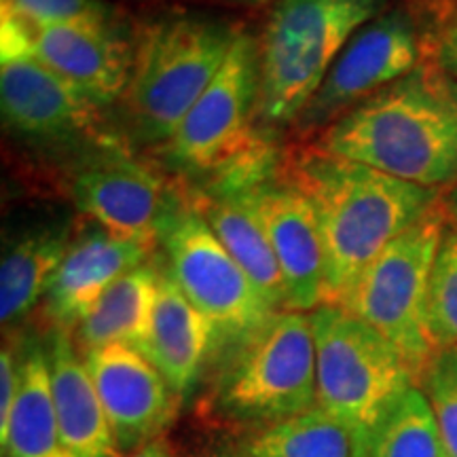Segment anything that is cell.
Segmentation results:
<instances>
[{
	"instance_id": "obj_1",
	"label": "cell",
	"mask_w": 457,
	"mask_h": 457,
	"mask_svg": "<svg viewBox=\"0 0 457 457\" xmlns=\"http://www.w3.org/2000/svg\"><path fill=\"white\" fill-rule=\"evenodd\" d=\"M282 174L316 212L327 278L324 305H341L386 245L441 202L438 188L411 185L313 146L288 159Z\"/></svg>"
},
{
	"instance_id": "obj_2",
	"label": "cell",
	"mask_w": 457,
	"mask_h": 457,
	"mask_svg": "<svg viewBox=\"0 0 457 457\" xmlns=\"http://www.w3.org/2000/svg\"><path fill=\"white\" fill-rule=\"evenodd\" d=\"M313 148L441 191L457 182V79L436 57L424 60L343 114Z\"/></svg>"
},
{
	"instance_id": "obj_3",
	"label": "cell",
	"mask_w": 457,
	"mask_h": 457,
	"mask_svg": "<svg viewBox=\"0 0 457 457\" xmlns=\"http://www.w3.org/2000/svg\"><path fill=\"white\" fill-rule=\"evenodd\" d=\"M242 32L205 15H171L142 28L123 96L129 131L145 145H165L225 64Z\"/></svg>"
},
{
	"instance_id": "obj_4",
	"label": "cell",
	"mask_w": 457,
	"mask_h": 457,
	"mask_svg": "<svg viewBox=\"0 0 457 457\" xmlns=\"http://www.w3.org/2000/svg\"><path fill=\"white\" fill-rule=\"evenodd\" d=\"M386 0H279L259 41V104L267 125H295L330 66Z\"/></svg>"
},
{
	"instance_id": "obj_5",
	"label": "cell",
	"mask_w": 457,
	"mask_h": 457,
	"mask_svg": "<svg viewBox=\"0 0 457 457\" xmlns=\"http://www.w3.org/2000/svg\"><path fill=\"white\" fill-rule=\"evenodd\" d=\"M449 227L447 205L438 202L370 262L341 307L367 322L396 347L417 387L436 356L428 333L426 301L430 273Z\"/></svg>"
},
{
	"instance_id": "obj_6",
	"label": "cell",
	"mask_w": 457,
	"mask_h": 457,
	"mask_svg": "<svg viewBox=\"0 0 457 457\" xmlns=\"http://www.w3.org/2000/svg\"><path fill=\"white\" fill-rule=\"evenodd\" d=\"M316 407L375 436L394 404L417 386L396 347L341 305L312 313Z\"/></svg>"
},
{
	"instance_id": "obj_7",
	"label": "cell",
	"mask_w": 457,
	"mask_h": 457,
	"mask_svg": "<svg viewBox=\"0 0 457 457\" xmlns=\"http://www.w3.org/2000/svg\"><path fill=\"white\" fill-rule=\"evenodd\" d=\"M231 350L219 384L225 413L276 424L316 407V339L305 312H276Z\"/></svg>"
},
{
	"instance_id": "obj_8",
	"label": "cell",
	"mask_w": 457,
	"mask_h": 457,
	"mask_svg": "<svg viewBox=\"0 0 457 457\" xmlns=\"http://www.w3.org/2000/svg\"><path fill=\"white\" fill-rule=\"evenodd\" d=\"M159 244L180 290L214 327L216 345H237L276 313L227 253L188 193L165 220Z\"/></svg>"
},
{
	"instance_id": "obj_9",
	"label": "cell",
	"mask_w": 457,
	"mask_h": 457,
	"mask_svg": "<svg viewBox=\"0 0 457 457\" xmlns=\"http://www.w3.org/2000/svg\"><path fill=\"white\" fill-rule=\"evenodd\" d=\"M256 104L259 43L242 30L219 74L162 146L165 162L188 176L220 174L261 142L253 131Z\"/></svg>"
},
{
	"instance_id": "obj_10",
	"label": "cell",
	"mask_w": 457,
	"mask_h": 457,
	"mask_svg": "<svg viewBox=\"0 0 457 457\" xmlns=\"http://www.w3.org/2000/svg\"><path fill=\"white\" fill-rule=\"evenodd\" d=\"M428 38L413 11L390 9L364 24L343 47L295 125L301 134L327 129L352 108L428 60Z\"/></svg>"
},
{
	"instance_id": "obj_11",
	"label": "cell",
	"mask_w": 457,
	"mask_h": 457,
	"mask_svg": "<svg viewBox=\"0 0 457 457\" xmlns=\"http://www.w3.org/2000/svg\"><path fill=\"white\" fill-rule=\"evenodd\" d=\"M182 197L155 170L119 155L96 159L72 182L79 212L112 236L153 248Z\"/></svg>"
},
{
	"instance_id": "obj_12",
	"label": "cell",
	"mask_w": 457,
	"mask_h": 457,
	"mask_svg": "<svg viewBox=\"0 0 457 457\" xmlns=\"http://www.w3.org/2000/svg\"><path fill=\"white\" fill-rule=\"evenodd\" d=\"M121 453L162 438L179 411V394L145 353L123 343L83 352Z\"/></svg>"
},
{
	"instance_id": "obj_13",
	"label": "cell",
	"mask_w": 457,
	"mask_h": 457,
	"mask_svg": "<svg viewBox=\"0 0 457 457\" xmlns=\"http://www.w3.org/2000/svg\"><path fill=\"white\" fill-rule=\"evenodd\" d=\"M242 197L270 237L282 271L286 310L313 312L324 305V248L316 212L307 197L284 174L267 176L242 191Z\"/></svg>"
},
{
	"instance_id": "obj_14",
	"label": "cell",
	"mask_w": 457,
	"mask_h": 457,
	"mask_svg": "<svg viewBox=\"0 0 457 457\" xmlns=\"http://www.w3.org/2000/svg\"><path fill=\"white\" fill-rule=\"evenodd\" d=\"M0 104L7 125L37 140L94 131L102 106L37 55L0 62Z\"/></svg>"
},
{
	"instance_id": "obj_15",
	"label": "cell",
	"mask_w": 457,
	"mask_h": 457,
	"mask_svg": "<svg viewBox=\"0 0 457 457\" xmlns=\"http://www.w3.org/2000/svg\"><path fill=\"white\" fill-rule=\"evenodd\" d=\"M153 245L89 228L72 239L45 295L47 316L55 330L77 328L111 286L151 259Z\"/></svg>"
},
{
	"instance_id": "obj_16",
	"label": "cell",
	"mask_w": 457,
	"mask_h": 457,
	"mask_svg": "<svg viewBox=\"0 0 457 457\" xmlns=\"http://www.w3.org/2000/svg\"><path fill=\"white\" fill-rule=\"evenodd\" d=\"M134 49L117 26H51L34 32V55L102 108L123 100Z\"/></svg>"
},
{
	"instance_id": "obj_17",
	"label": "cell",
	"mask_w": 457,
	"mask_h": 457,
	"mask_svg": "<svg viewBox=\"0 0 457 457\" xmlns=\"http://www.w3.org/2000/svg\"><path fill=\"white\" fill-rule=\"evenodd\" d=\"M51 392L62 441L72 457H123L83 353L68 330H54L49 347Z\"/></svg>"
},
{
	"instance_id": "obj_18",
	"label": "cell",
	"mask_w": 457,
	"mask_h": 457,
	"mask_svg": "<svg viewBox=\"0 0 457 457\" xmlns=\"http://www.w3.org/2000/svg\"><path fill=\"white\" fill-rule=\"evenodd\" d=\"M216 345L210 320L187 299L168 265L162 262V279L153 313L145 356L155 364L179 396L191 392Z\"/></svg>"
},
{
	"instance_id": "obj_19",
	"label": "cell",
	"mask_w": 457,
	"mask_h": 457,
	"mask_svg": "<svg viewBox=\"0 0 457 457\" xmlns=\"http://www.w3.org/2000/svg\"><path fill=\"white\" fill-rule=\"evenodd\" d=\"M188 197L267 303L276 312L286 310L284 279L278 259L259 216L242 193L212 191L204 187L193 188Z\"/></svg>"
},
{
	"instance_id": "obj_20",
	"label": "cell",
	"mask_w": 457,
	"mask_h": 457,
	"mask_svg": "<svg viewBox=\"0 0 457 457\" xmlns=\"http://www.w3.org/2000/svg\"><path fill=\"white\" fill-rule=\"evenodd\" d=\"M162 267L145 262L119 278L77 327V343L83 352L123 343L145 353L153 327Z\"/></svg>"
},
{
	"instance_id": "obj_21",
	"label": "cell",
	"mask_w": 457,
	"mask_h": 457,
	"mask_svg": "<svg viewBox=\"0 0 457 457\" xmlns=\"http://www.w3.org/2000/svg\"><path fill=\"white\" fill-rule=\"evenodd\" d=\"M68 225H43L13 239L0 262V320L15 324L47 295L71 245Z\"/></svg>"
},
{
	"instance_id": "obj_22",
	"label": "cell",
	"mask_w": 457,
	"mask_h": 457,
	"mask_svg": "<svg viewBox=\"0 0 457 457\" xmlns=\"http://www.w3.org/2000/svg\"><path fill=\"white\" fill-rule=\"evenodd\" d=\"M26 350V347H24ZM21 360V381L7 432L0 436L4 457H72L57 426L51 392L49 353L30 345Z\"/></svg>"
},
{
	"instance_id": "obj_23",
	"label": "cell",
	"mask_w": 457,
	"mask_h": 457,
	"mask_svg": "<svg viewBox=\"0 0 457 457\" xmlns=\"http://www.w3.org/2000/svg\"><path fill=\"white\" fill-rule=\"evenodd\" d=\"M373 434L313 407L254 436L245 457H370Z\"/></svg>"
},
{
	"instance_id": "obj_24",
	"label": "cell",
	"mask_w": 457,
	"mask_h": 457,
	"mask_svg": "<svg viewBox=\"0 0 457 457\" xmlns=\"http://www.w3.org/2000/svg\"><path fill=\"white\" fill-rule=\"evenodd\" d=\"M370 457H447L436 417L421 387H409L381 421Z\"/></svg>"
},
{
	"instance_id": "obj_25",
	"label": "cell",
	"mask_w": 457,
	"mask_h": 457,
	"mask_svg": "<svg viewBox=\"0 0 457 457\" xmlns=\"http://www.w3.org/2000/svg\"><path fill=\"white\" fill-rule=\"evenodd\" d=\"M426 322L436 352L457 350V231L451 225L430 273Z\"/></svg>"
},
{
	"instance_id": "obj_26",
	"label": "cell",
	"mask_w": 457,
	"mask_h": 457,
	"mask_svg": "<svg viewBox=\"0 0 457 457\" xmlns=\"http://www.w3.org/2000/svg\"><path fill=\"white\" fill-rule=\"evenodd\" d=\"M3 7L34 30L51 26H117L114 9L104 0H3Z\"/></svg>"
},
{
	"instance_id": "obj_27",
	"label": "cell",
	"mask_w": 457,
	"mask_h": 457,
	"mask_svg": "<svg viewBox=\"0 0 457 457\" xmlns=\"http://www.w3.org/2000/svg\"><path fill=\"white\" fill-rule=\"evenodd\" d=\"M447 457H457V350L438 352L421 377Z\"/></svg>"
},
{
	"instance_id": "obj_28",
	"label": "cell",
	"mask_w": 457,
	"mask_h": 457,
	"mask_svg": "<svg viewBox=\"0 0 457 457\" xmlns=\"http://www.w3.org/2000/svg\"><path fill=\"white\" fill-rule=\"evenodd\" d=\"M21 381V360L13 347L4 345L0 353V436L7 432L11 411L15 407Z\"/></svg>"
},
{
	"instance_id": "obj_29",
	"label": "cell",
	"mask_w": 457,
	"mask_h": 457,
	"mask_svg": "<svg viewBox=\"0 0 457 457\" xmlns=\"http://www.w3.org/2000/svg\"><path fill=\"white\" fill-rule=\"evenodd\" d=\"M434 57H436L438 64H441L451 77L457 79V13L453 17H449L447 24L443 26L441 34H438Z\"/></svg>"
},
{
	"instance_id": "obj_30",
	"label": "cell",
	"mask_w": 457,
	"mask_h": 457,
	"mask_svg": "<svg viewBox=\"0 0 457 457\" xmlns=\"http://www.w3.org/2000/svg\"><path fill=\"white\" fill-rule=\"evenodd\" d=\"M129 457H171V451L168 447V443L157 438V441L142 445L140 449H136L134 453H129Z\"/></svg>"
},
{
	"instance_id": "obj_31",
	"label": "cell",
	"mask_w": 457,
	"mask_h": 457,
	"mask_svg": "<svg viewBox=\"0 0 457 457\" xmlns=\"http://www.w3.org/2000/svg\"><path fill=\"white\" fill-rule=\"evenodd\" d=\"M447 214H449V225L457 231V182L453 191L449 193V204H447Z\"/></svg>"
},
{
	"instance_id": "obj_32",
	"label": "cell",
	"mask_w": 457,
	"mask_h": 457,
	"mask_svg": "<svg viewBox=\"0 0 457 457\" xmlns=\"http://www.w3.org/2000/svg\"><path fill=\"white\" fill-rule=\"evenodd\" d=\"M236 3H242V4H262V3H270V0H236Z\"/></svg>"
},
{
	"instance_id": "obj_33",
	"label": "cell",
	"mask_w": 457,
	"mask_h": 457,
	"mask_svg": "<svg viewBox=\"0 0 457 457\" xmlns=\"http://www.w3.org/2000/svg\"><path fill=\"white\" fill-rule=\"evenodd\" d=\"M3 457H4V455H3Z\"/></svg>"
}]
</instances>
